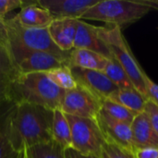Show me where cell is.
<instances>
[{"instance_id":"obj_30","label":"cell","mask_w":158,"mask_h":158,"mask_svg":"<svg viewBox=\"0 0 158 158\" xmlns=\"http://www.w3.org/2000/svg\"><path fill=\"white\" fill-rule=\"evenodd\" d=\"M66 156H67V158H99L81 155V154L76 152L73 149H68V150H66Z\"/></svg>"},{"instance_id":"obj_32","label":"cell","mask_w":158,"mask_h":158,"mask_svg":"<svg viewBox=\"0 0 158 158\" xmlns=\"http://www.w3.org/2000/svg\"><path fill=\"white\" fill-rule=\"evenodd\" d=\"M17 158H31V153H30L29 148L26 147V146L22 147V148L18 152Z\"/></svg>"},{"instance_id":"obj_14","label":"cell","mask_w":158,"mask_h":158,"mask_svg":"<svg viewBox=\"0 0 158 158\" xmlns=\"http://www.w3.org/2000/svg\"><path fill=\"white\" fill-rule=\"evenodd\" d=\"M12 19L23 27L36 29L48 28L54 20L50 13L38 5L37 0L24 1L19 12Z\"/></svg>"},{"instance_id":"obj_31","label":"cell","mask_w":158,"mask_h":158,"mask_svg":"<svg viewBox=\"0 0 158 158\" xmlns=\"http://www.w3.org/2000/svg\"><path fill=\"white\" fill-rule=\"evenodd\" d=\"M139 3L149 6L152 9L158 10V0H137Z\"/></svg>"},{"instance_id":"obj_21","label":"cell","mask_w":158,"mask_h":158,"mask_svg":"<svg viewBox=\"0 0 158 158\" xmlns=\"http://www.w3.org/2000/svg\"><path fill=\"white\" fill-rule=\"evenodd\" d=\"M104 72L119 89H135L130 77L114 56L108 60Z\"/></svg>"},{"instance_id":"obj_16","label":"cell","mask_w":158,"mask_h":158,"mask_svg":"<svg viewBox=\"0 0 158 158\" xmlns=\"http://www.w3.org/2000/svg\"><path fill=\"white\" fill-rule=\"evenodd\" d=\"M78 22L79 19H54L48 27L52 40L62 51L69 52L74 48Z\"/></svg>"},{"instance_id":"obj_6","label":"cell","mask_w":158,"mask_h":158,"mask_svg":"<svg viewBox=\"0 0 158 158\" xmlns=\"http://www.w3.org/2000/svg\"><path fill=\"white\" fill-rule=\"evenodd\" d=\"M66 117L71 131V149L84 156L101 157L107 141L97 120L70 115Z\"/></svg>"},{"instance_id":"obj_18","label":"cell","mask_w":158,"mask_h":158,"mask_svg":"<svg viewBox=\"0 0 158 158\" xmlns=\"http://www.w3.org/2000/svg\"><path fill=\"white\" fill-rule=\"evenodd\" d=\"M15 103L6 102L0 106V158H17L10 139V118Z\"/></svg>"},{"instance_id":"obj_23","label":"cell","mask_w":158,"mask_h":158,"mask_svg":"<svg viewBox=\"0 0 158 158\" xmlns=\"http://www.w3.org/2000/svg\"><path fill=\"white\" fill-rule=\"evenodd\" d=\"M46 75L57 87L64 91H70L78 86L70 68L66 65L46 72Z\"/></svg>"},{"instance_id":"obj_24","label":"cell","mask_w":158,"mask_h":158,"mask_svg":"<svg viewBox=\"0 0 158 158\" xmlns=\"http://www.w3.org/2000/svg\"><path fill=\"white\" fill-rule=\"evenodd\" d=\"M31 158H67L66 150L54 141L29 148Z\"/></svg>"},{"instance_id":"obj_9","label":"cell","mask_w":158,"mask_h":158,"mask_svg":"<svg viewBox=\"0 0 158 158\" xmlns=\"http://www.w3.org/2000/svg\"><path fill=\"white\" fill-rule=\"evenodd\" d=\"M70 69L77 84L91 92L101 101L109 99L119 89L104 71L79 68H70Z\"/></svg>"},{"instance_id":"obj_22","label":"cell","mask_w":158,"mask_h":158,"mask_svg":"<svg viewBox=\"0 0 158 158\" xmlns=\"http://www.w3.org/2000/svg\"><path fill=\"white\" fill-rule=\"evenodd\" d=\"M101 110L106 113L108 116L113 118L114 119L131 124L134 118L137 116L136 113L128 109L127 107L110 100L105 99L101 101Z\"/></svg>"},{"instance_id":"obj_15","label":"cell","mask_w":158,"mask_h":158,"mask_svg":"<svg viewBox=\"0 0 158 158\" xmlns=\"http://www.w3.org/2000/svg\"><path fill=\"white\" fill-rule=\"evenodd\" d=\"M131 128L135 151L144 148L158 150V136L154 131L145 111L138 114L134 118L131 124Z\"/></svg>"},{"instance_id":"obj_25","label":"cell","mask_w":158,"mask_h":158,"mask_svg":"<svg viewBox=\"0 0 158 158\" xmlns=\"http://www.w3.org/2000/svg\"><path fill=\"white\" fill-rule=\"evenodd\" d=\"M100 158H136L135 154L113 143H106Z\"/></svg>"},{"instance_id":"obj_8","label":"cell","mask_w":158,"mask_h":158,"mask_svg":"<svg viewBox=\"0 0 158 158\" xmlns=\"http://www.w3.org/2000/svg\"><path fill=\"white\" fill-rule=\"evenodd\" d=\"M60 109L66 115L96 119L101 111V100L78 85L75 89L65 92Z\"/></svg>"},{"instance_id":"obj_11","label":"cell","mask_w":158,"mask_h":158,"mask_svg":"<svg viewBox=\"0 0 158 158\" xmlns=\"http://www.w3.org/2000/svg\"><path fill=\"white\" fill-rule=\"evenodd\" d=\"M100 0H37L54 19H81L83 14Z\"/></svg>"},{"instance_id":"obj_2","label":"cell","mask_w":158,"mask_h":158,"mask_svg":"<svg viewBox=\"0 0 158 158\" xmlns=\"http://www.w3.org/2000/svg\"><path fill=\"white\" fill-rule=\"evenodd\" d=\"M65 92L45 72L19 73L11 85L9 99L15 104L26 103L56 110L61 107Z\"/></svg>"},{"instance_id":"obj_19","label":"cell","mask_w":158,"mask_h":158,"mask_svg":"<svg viewBox=\"0 0 158 158\" xmlns=\"http://www.w3.org/2000/svg\"><path fill=\"white\" fill-rule=\"evenodd\" d=\"M52 140L65 150L72 148L70 127L65 113L60 108L54 110Z\"/></svg>"},{"instance_id":"obj_1","label":"cell","mask_w":158,"mask_h":158,"mask_svg":"<svg viewBox=\"0 0 158 158\" xmlns=\"http://www.w3.org/2000/svg\"><path fill=\"white\" fill-rule=\"evenodd\" d=\"M54 110L44 106L15 104L10 118V139L18 153L22 147H33L52 140Z\"/></svg>"},{"instance_id":"obj_4","label":"cell","mask_w":158,"mask_h":158,"mask_svg":"<svg viewBox=\"0 0 158 158\" xmlns=\"http://www.w3.org/2000/svg\"><path fill=\"white\" fill-rule=\"evenodd\" d=\"M98 33L101 39L109 47L113 56L126 71L135 89L148 99L143 79L145 71L134 56L126 38L122 33L121 28L118 26L99 27Z\"/></svg>"},{"instance_id":"obj_13","label":"cell","mask_w":158,"mask_h":158,"mask_svg":"<svg viewBox=\"0 0 158 158\" xmlns=\"http://www.w3.org/2000/svg\"><path fill=\"white\" fill-rule=\"evenodd\" d=\"M3 25L0 21V106L10 102L9 94L11 85L19 74L8 53L3 37Z\"/></svg>"},{"instance_id":"obj_10","label":"cell","mask_w":158,"mask_h":158,"mask_svg":"<svg viewBox=\"0 0 158 158\" xmlns=\"http://www.w3.org/2000/svg\"><path fill=\"white\" fill-rule=\"evenodd\" d=\"M96 120L108 143H113L126 150L135 153L131 124L114 119L102 110L99 112Z\"/></svg>"},{"instance_id":"obj_17","label":"cell","mask_w":158,"mask_h":158,"mask_svg":"<svg viewBox=\"0 0 158 158\" xmlns=\"http://www.w3.org/2000/svg\"><path fill=\"white\" fill-rule=\"evenodd\" d=\"M109 59L106 57L86 49L73 48L69 52L67 62L69 68H79L83 69H93L104 71Z\"/></svg>"},{"instance_id":"obj_3","label":"cell","mask_w":158,"mask_h":158,"mask_svg":"<svg viewBox=\"0 0 158 158\" xmlns=\"http://www.w3.org/2000/svg\"><path fill=\"white\" fill-rule=\"evenodd\" d=\"M152 8L137 0H100L89 8L81 19L98 20L121 28L141 19Z\"/></svg>"},{"instance_id":"obj_5","label":"cell","mask_w":158,"mask_h":158,"mask_svg":"<svg viewBox=\"0 0 158 158\" xmlns=\"http://www.w3.org/2000/svg\"><path fill=\"white\" fill-rule=\"evenodd\" d=\"M5 35L27 48L45 52L62 61L66 66L69 56V52H64L52 40L48 28L36 29L26 28L17 23L12 18L1 21Z\"/></svg>"},{"instance_id":"obj_27","label":"cell","mask_w":158,"mask_h":158,"mask_svg":"<svg viewBox=\"0 0 158 158\" xmlns=\"http://www.w3.org/2000/svg\"><path fill=\"white\" fill-rule=\"evenodd\" d=\"M143 79H144L145 89H146L148 99L151 100L154 104H156L158 106V84H156L155 81H153L146 73L144 74Z\"/></svg>"},{"instance_id":"obj_26","label":"cell","mask_w":158,"mask_h":158,"mask_svg":"<svg viewBox=\"0 0 158 158\" xmlns=\"http://www.w3.org/2000/svg\"><path fill=\"white\" fill-rule=\"evenodd\" d=\"M23 2L20 0H0V21L6 19V15L17 8L23 6Z\"/></svg>"},{"instance_id":"obj_28","label":"cell","mask_w":158,"mask_h":158,"mask_svg":"<svg viewBox=\"0 0 158 158\" xmlns=\"http://www.w3.org/2000/svg\"><path fill=\"white\" fill-rule=\"evenodd\" d=\"M145 113L148 115L154 131L158 136V106L151 100H148L145 106Z\"/></svg>"},{"instance_id":"obj_12","label":"cell","mask_w":158,"mask_h":158,"mask_svg":"<svg viewBox=\"0 0 158 158\" xmlns=\"http://www.w3.org/2000/svg\"><path fill=\"white\" fill-rule=\"evenodd\" d=\"M98 30V26L79 19L74 40V48L90 50L106 57L107 59H111L113 58V55L107 44L99 36Z\"/></svg>"},{"instance_id":"obj_20","label":"cell","mask_w":158,"mask_h":158,"mask_svg":"<svg viewBox=\"0 0 158 158\" xmlns=\"http://www.w3.org/2000/svg\"><path fill=\"white\" fill-rule=\"evenodd\" d=\"M109 99L127 107L137 115L144 112L148 101L136 89H118Z\"/></svg>"},{"instance_id":"obj_7","label":"cell","mask_w":158,"mask_h":158,"mask_svg":"<svg viewBox=\"0 0 158 158\" xmlns=\"http://www.w3.org/2000/svg\"><path fill=\"white\" fill-rule=\"evenodd\" d=\"M3 37L14 66L19 73H46L65 65L57 57L48 53L25 47L18 42L6 37L4 31Z\"/></svg>"},{"instance_id":"obj_29","label":"cell","mask_w":158,"mask_h":158,"mask_svg":"<svg viewBox=\"0 0 158 158\" xmlns=\"http://www.w3.org/2000/svg\"><path fill=\"white\" fill-rule=\"evenodd\" d=\"M134 154L136 158H158V150L153 148L138 149Z\"/></svg>"}]
</instances>
